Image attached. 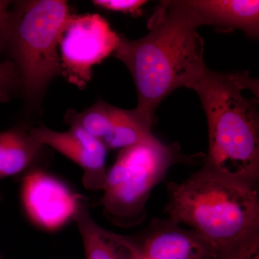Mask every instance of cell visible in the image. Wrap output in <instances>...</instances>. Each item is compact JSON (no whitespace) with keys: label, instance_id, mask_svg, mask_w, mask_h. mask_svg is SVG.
Returning <instances> with one entry per match:
<instances>
[{"label":"cell","instance_id":"16","mask_svg":"<svg viewBox=\"0 0 259 259\" xmlns=\"http://www.w3.org/2000/svg\"><path fill=\"white\" fill-rule=\"evenodd\" d=\"M147 1L145 0H95L94 5L109 11L120 12L134 16L142 15L143 7Z\"/></svg>","mask_w":259,"mask_h":259},{"label":"cell","instance_id":"14","mask_svg":"<svg viewBox=\"0 0 259 259\" xmlns=\"http://www.w3.org/2000/svg\"><path fill=\"white\" fill-rule=\"evenodd\" d=\"M207 259H259V231L219 248Z\"/></svg>","mask_w":259,"mask_h":259},{"label":"cell","instance_id":"9","mask_svg":"<svg viewBox=\"0 0 259 259\" xmlns=\"http://www.w3.org/2000/svg\"><path fill=\"white\" fill-rule=\"evenodd\" d=\"M134 240L146 259H207L218 249L195 231L168 219H153Z\"/></svg>","mask_w":259,"mask_h":259},{"label":"cell","instance_id":"18","mask_svg":"<svg viewBox=\"0 0 259 259\" xmlns=\"http://www.w3.org/2000/svg\"><path fill=\"white\" fill-rule=\"evenodd\" d=\"M136 259H146V258H144V255L141 254V252H140V255H139V256H138V258Z\"/></svg>","mask_w":259,"mask_h":259},{"label":"cell","instance_id":"4","mask_svg":"<svg viewBox=\"0 0 259 259\" xmlns=\"http://www.w3.org/2000/svg\"><path fill=\"white\" fill-rule=\"evenodd\" d=\"M6 51L16 66L20 90L30 104L41 101L50 83L62 74L59 41L71 16L66 1L34 0L13 4Z\"/></svg>","mask_w":259,"mask_h":259},{"label":"cell","instance_id":"3","mask_svg":"<svg viewBox=\"0 0 259 259\" xmlns=\"http://www.w3.org/2000/svg\"><path fill=\"white\" fill-rule=\"evenodd\" d=\"M168 220L221 248L259 231L258 188L202 167L187 180L167 183Z\"/></svg>","mask_w":259,"mask_h":259},{"label":"cell","instance_id":"10","mask_svg":"<svg viewBox=\"0 0 259 259\" xmlns=\"http://www.w3.org/2000/svg\"><path fill=\"white\" fill-rule=\"evenodd\" d=\"M153 126V122L136 108L124 110L102 101L94 113L90 134L107 149L121 150L159 142L152 133Z\"/></svg>","mask_w":259,"mask_h":259},{"label":"cell","instance_id":"1","mask_svg":"<svg viewBox=\"0 0 259 259\" xmlns=\"http://www.w3.org/2000/svg\"><path fill=\"white\" fill-rule=\"evenodd\" d=\"M202 23L190 0L162 1L136 40L120 35L113 55L127 66L138 95L136 110L154 124L161 102L175 90H194L208 68L204 61Z\"/></svg>","mask_w":259,"mask_h":259},{"label":"cell","instance_id":"11","mask_svg":"<svg viewBox=\"0 0 259 259\" xmlns=\"http://www.w3.org/2000/svg\"><path fill=\"white\" fill-rule=\"evenodd\" d=\"M202 25L229 32L241 30L248 36L258 38V0H190Z\"/></svg>","mask_w":259,"mask_h":259},{"label":"cell","instance_id":"15","mask_svg":"<svg viewBox=\"0 0 259 259\" xmlns=\"http://www.w3.org/2000/svg\"><path fill=\"white\" fill-rule=\"evenodd\" d=\"M18 90H20V81L14 63L9 59L0 61V102L10 101Z\"/></svg>","mask_w":259,"mask_h":259},{"label":"cell","instance_id":"5","mask_svg":"<svg viewBox=\"0 0 259 259\" xmlns=\"http://www.w3.org/2000/svg\"><path fill=\"white\" fill-rule=\"evenodd\" d=\"M205 155H186L176 142L166 145L139 144L121 149L107 171L103 195L99 204L105 217L122 228L139 226L146 217L153 188L177 164L204 163Z\"/></svg>","mask_w":259,"mask_h":259},{"label":"cell","instance_id":"12","mask_svg":"<svg viewBox=\"0 0 259 259\" xmlns=\"http://www.w3.org/2000/svg\"><path fill=\"white\" fill-rule=\"evenodd\" d=\"M73 220L81 235L86 259H136L140 255L134 238L107 231L95 222L84 199Z\"/></svg>","mask_w":259,"mask_h":259},{"label":"cell","instance_id":"8","mask_svg":"<svg viewBox=\"0 0 259 259\" xmlns=\"http://www.w3.org/2000/svg\"><path fill=\"white\" fill-rule=\"evenodd\" d=\"M32 139L41 146L59 151L83 170L82 183L89 190H104L106 182L107 148L100 140L78 126L64 132L46 126L29 130Z\"/></svg>","mask_w":259,"mask_h":259},{"label":"cell","instance_id":"7","mask_svg":"<svg viewBox=\"0 0 259 259\" xmlns=\"http://www.w3.org/2000/svg\"><path fill=\"white\" fill-rule=\"evenodd\" d=\"M21 197L32 222L50 231L59 230L74 219L83 199L64 182L41 169L31 170L24 177Z\"/></svg>","mask_w":259,"mask_h":259},{"label":"cell","instance_id":"2","mask_svg":"<svg viewBox=\"0 0 259 259\" xmlns=\"http://www.w3.org/2000/svg\"><path fill=\"white\" fill-rule=\"evenodd\" d=\"M194 91L208 126V152L202 167L258 188V80L248 72L208 69Z\"/></svg>","mask_w":259,"mask_h":259},{"label":"cell","instance_id":"17","mask_svg":"<svg viewBox=\"0 0 259 259\" xmlns=\"http://www.w3.org/2000/svg\"><path fill=\"white\" fill-rule=\"evenodd\" d=\"M13 2L0 0V55L6 51L9 38L12 19Z\"/></svg>","mask_w":259,"mask_h":259},{"label":"cell","instance_id":"6","mask_svg":"<svg viewBox=\"0 0 259 259\" xmlns=\"http://www.w3.org/2000/svg\"><path fill=\"white\" fill-rule=\"evenodd\" d=\"M120 35L100 15H71L59 41L61 75L84 88L91 79L93 66L114 54Z\"/></svg>","mask_w":259,"mask_h":259},{"label":"cell","instance_id":"13","mask_svg":"<svg viewBox=\"0 0 259 259\" xmlns=\"http://www.w3.org/2000/svg\"><path fill=\"white\" fill-rule=\"evenodd\" d=\"M42 147L32 139L29 130L23 127L0 132V180L28 168Z\"/></svg>","mask_w":259,"mask_h":259}]
</instances>
